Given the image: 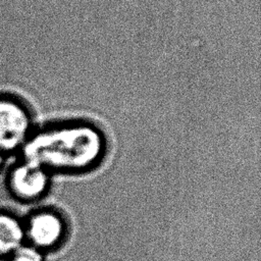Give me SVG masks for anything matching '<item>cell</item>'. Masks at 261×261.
Wrapping results in <instances>:
<instances>
[{
	"label": "cell",
	"mask_w": 261,
	"mask_h": 261,
	"mask_svg": "<svg viewBox=\"0 0 261 261\" xmlns=\"http://www.w3.org/2000/svg\"><path fill=\"white\" fill-rule=\"evenodd\" d=\"M25 161L49 171H77L95 165L104 155L103 133L88 122H68L50 126L29 138Z\"/></svg>",
	"instance_id": "cell-1"
},
{
	"label": "cell",
	"mask_w": 261,
	"mask_h": 261,
	"mask_svg": "<svg viewBox=\"0 0 261 261\" xmlns=\"http://www.w3.org/2000/svg\"><path fill=\"white\" fill-rule=\"evenodd\" d=\"M23 243L24 222L10 212L0 211V258H9Z\"/></svg>",
	"instance_id": "cell-5"
},
{
	"label": "cell",
	"mask_w": 261,
	"mask_h": 261,
	"mask_svg": "<svg viewBox=\"0 0 261 261\" xmlns=\"http://www.w3.org/2000/svg\"><path fill=\"white\" fill-rule=\"evenodd\" d=\"M4 161H5V154L2 151H0V169L4 164Z\"/></svg>",
	"instance_id": "cell-7"
},
{
	"label": "cell",
	"mask_w": 261,
	"mask_h": 261,
	"mask_svg": "<svg viewBox=\"0 0 261 261\" xmlns=\"http://www.w3.org/2000/svg\"><path fill=\"white\" fill-rule=\"evenodd\" d=\"M8 259L9 261H44V255L42 250L25 242Z\"/></svg>",
	"instance_id": "cell-6"
},
{
	"label": "cell",
	"mask_w": 261,
	"mask_h": 261,
	"mask_svg": "<svg viewBox=\"0 0 261 261\" xmlns=\"http://www.w3.org/2000/svg\"><path fill=\"white\" fill-rule=\"evenodd\" d=\"M25 241L44 251L58 246L64 239L66 223L54 210L44 209L33 213L24 222Z\"/></svg>",
	"instance_id": "cell-3"
},
{
	"label": "cell",
	"mask_w": 261,
	"mask_h": 261,
	"mask_svg": "<svg viewBox=\"0 0 261 261\" xmlns=\"http://www.w3.org/2000/svg\"><path fill=\"white\" fill-rule=\"evenodd\" d=\"M50 184L49 171L24 161L15 165L8 175V187L15 198L33 201L42 197Z\"/></svg>",
	"instance_id": "cell-4"
},
{
	"label": "cell",
	"mask_w": 261,
	"mask_h": 261,
	"mask_svg": "<svg viewBox=\"0 0 261 261\" xmlns=\"http://www.w3.org/2000/svg\"><path fill=\"white\" fill-rule=\"evenodd\" d=\"M32 115L19 99L0 95V151H14L27 143L32 133Z\"/></svg>",
	"instance_id": "cell-2"
}]
</instances>
